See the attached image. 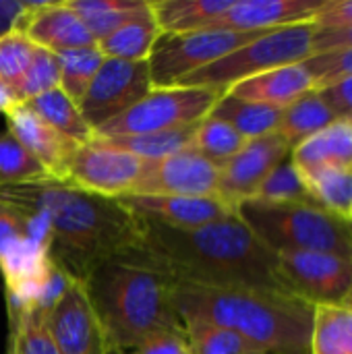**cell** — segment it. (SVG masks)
Segmentation results:
<instances>
[{"label":"cell","mask_w":352,"mask_h":354,"mask_svg":"<svg viewBox=\"0 0 352 354\" xmlns=\"http://www.w3.org/2000/svg\"><path fill=\"white\" fill-rule=\"evenodd\" d=\"M307 71L311 73L315 87H324L332 81H338L342 77L352 75V48L351 50H338V52H326L315 54L303 62Z\"/></svg>","instance_id":"cell-38"},{"label":"cell","mask_w":352,"mask_h":354,"mask_svg":"<svg viewBox=\"0 0 352 354\" xmlns=\"http://www.w3.org/2000/svg\"><path fill=\"white\" fill-rule=\"evenodd\" d=\"M23 104L46 124H50L54 131H58L77 145H85L95 137L93 129L83 118L79 104H75L60 87H54Z\"/></svg>","instance_id":"cell-24"},{"label":"cell","mask_w":352,"mask_h":354,"mask_svg":"<svg viewBox=\"0 0 352 354\" xmlns=\"http://www.w3.org/2000/svg\"><path fill=\"white\" fill-rule=\"evenodd\" d=\"M351 48L352 25L315 29V35H313V56H315V54H326V52L351 50Z\"/></svg>","instance_id":"cell-42"},{"label":"cell","mask_w":352,"mask_h":354,"mask_svg":"<svg viewBox=\"0 0 352 354\" xmlns=\"http://www.w3.org/2000/svg\"><path fill=\"white\" fill-rule=\"evenodd\" d=\"M234 0H154V19L162 33H187L212 27Z\"/></svg>","instance_id":"cell-21"},{"label":"cell","mask_w":352,"mask_h":354,"mask_svg":"<svg viewBox=\"0 0 352 354\" xmlns=\"http://www.w3.org/2000/svg\"><path fill=\"white\" fill-rule=\"evenodd\" d=\"M180 317H197L232 330L268 354H311L313 305L284 295L178 284Z\"/></svg>","instance_id":"cell-4"},{"label":"cell","mask_w":352,"mask_h":354,"mask_svg":"<svg viewBox=\"0 0 352 354\" xmlns=\"http://www.w3.org/2000/svg\"><path fill=\"white\" fill-rule=\"evenodd\" d=\"M191 354H268L241 334L197 317H180Z\"/></svg>","instance_id":"cell-29"},{"label":"cell","mask_w":352,"mask_h":354,"mask_svg":"<svg viewBox=\"0 0 352 354\" xmlns=\"http://www.w3.org/2000/svg\"><path fill=\"white\" fill-rule=\"evenodd\" d=\"M46 328L60 354H112L81 280H73L46 315Z\"/></svg>","instance_id":"cell-13"},{"label":"cell","mask_w":352,"mask_h":354,"mask_svg":"<svg viewBox=\"0 0 352 354\" xmlns=\"http://www.w3.org/2000/svg\"><path fill=\"white\" fill-rule=\"evenodd\" d=\"M224 91L214 87H162L151 89L127 112L95 131V137H135L174 131L203 120Z\"/></svg>","instance_id":"cell-7"},{"label":"cell","mask_w":352,"mask_h":354,"mask_svg":"<svg viewBox=\"0 0 352 354\" xmlns=\"http://www.w3.org/2000/svg\"><path fill=\"white\" fill-rule=\"evenodd\" d=\"M145 168L147 160L93 137V141L75 149L68 166V183L83 191L116 199L137 187Z\"/></svg>","instance_id":"cell-11"},{"label":"cell","mask_w":352,"mask_h":354,"mask_svg":"<svg viewBox=\"0 0 352 354\" xmlns=\"http://www.w3.org/2000/svg\"><path fill=\"white\" fill-rule=\"evenodd\" d=\"M311 354H352V309L342 305L313 307Z\"/></svg>","instance_id":"cell-27"},{"label":"cell","mask_w":352,"mask_h":354,"mask_svg":"<svg viewBox=\"0 0 352 354\" xmlns=\"http://www.w3.org/2000/svg\"><path fill=\"white\" fill-rule=\"evenodd\" d=\"M330 110L336 114L338 120L352 122V75L332 81L324 87H317Z\"/></svg>","instance_id":"cell-40"},{"label":"cell","mask_w":352,"mask_h":354,"mask_svg":"<svg viewBox=\"0 0 352 354\" xmlns=\"http://www.w3.org/2000/svg\"><path fill=\"white\" fill-rule=\"evenodd\" d=\"M131 193L220 197V166L195 149L180 151L176 156L147 162L141 180Z\"/></svg>","instance_id":"cell-12"},{"label":"cell","mask_w":352,"mask_h":354,"mask_svg":"<svg viewBox=\"0 0 352 354\" xmlns=\"http://www.w3.org/2000/svg\"><path fill=\"white\" fill-rule=\"evenodd\" d=\"M263 31L199 29L187 33H164L154 46L147 62L154 89L174 87L187 75L228 56Z\"/></svg>","instance_id":"cell-8"},{"label":"cell","mask_w":352,"mask_h":354,"mask_svg":"<svg viewBox=\"0 0 352 354\" xmlns=\"http://www.w3.org/2000/svg\"><path fill=\"white\" fill-rule=\"evenodd\" d=\"M309 197L315 205L349 218L352 207V172L351 170H324L309 176H303Z\"/></svg>","instance_id":"cell-31"},{"label":"cell","mask_w":352,"mask_h":354,"mask_svg":"<svg viewBox=\"0 0 352 354\" xmlns=\"http://www.w3.org/2000/svg\"><path fill=\"white\" fill-rule=\"evenodd\" d=\"M201 122V120H199ZM197 122V124H199ZM197 124H189L183 129L174 131H162V133H149V135H135V137H112V139H102L104 143L124 149L133 156H139L147 162L162 160L168 156H176L180 151L193 149V139H195V129Z\"/></svg>","instance_id":"cell-28"},{"label":"cell","mask_w":352,"mask_h":354,"mask_svg":"<svg viewBox=\"0 0 352 354\" xmlns=\"http://www.w3.org/2000/svg\"><path fill=\"white\" fill-rule=\"evenodd\" d=\"M54 87H60V66H58V58L54 52L37 48L33 54V60L29 64V68L25 71L21 83L15 89L17 102H29L31 97H37Z\"/></svg>","instance_id":"cell-37"},{"label":"cell","mask_w":352,"mask_h":354,"mask_svg":"<svg viewBox=\"0 0 352 354\" xmlns=\"http://www.w3.org/2000/svg\"><path fill=\"white\" fill-rule=\"evenodd\" d=\"M35 50L37 46L19 29H12L0 37V83L10 87L12 93L29 68Z\"/></svg>","instance_id":"cell-36"},{"label":"cell","mask_w":352,"mask_h":354,"mask_svg":"<svg viewBox=\"0 0 352 354\" xmlns=\"http://www.w3.org/2000/svg\"><path fill=\"white\" fill-rule=\"evenodd\" d=\"M60 66V89L75 102L81 104L89 83L93 81L95 73L100 71L102 62L106 60L98 46L77 48L56 54Z\"/></svg>","instance_id":"cell-30"},{"label":"cell","mask_w":352,"mask_h":354,"mask_svg":"<svg viewBox=\"0 0 352 354\" xmlns=\"http://www.w3.org/2000/svg\"><path fill=\"white\" fill-rule=\"evenodd\" d=\"M154 89L149 62L106 58L89 83L79 108L93 133L127 112Z\"/></svg>","instance_id":"cell-9"},{"label":"cell","mask_w":352,"mask_h":354,"mask_svg":"<svg viewBox=\"0 0 352 354\" xmlns=\"http://www.w3.org/2000/svg\"><path fill=\"white\" fill-rule=\"evenodd\" d=\"M118 354H191V346L183 330H172V332H162L158 336H151L143 344H139L131 353Z\"/></svg>","instance_id":"cell-41"},{"label":"cell","mask_w":352,"mask_h":354,"mask_svg":"<svg viewBox=\"0 0 352 354\" xmlns=\"http://www.w3.org/2000/svg\"><path fill=\"white\" fill-rule=\"evenodd\" d=\"M245 143L247 139L239 131H234L228 122L207 114L195 129L193 149L220 166L232 156H237L245 147Z\"/></svg>","instance_id":"cell-32"},{"label":"cell","mask_w":352,"mask_h":354,"mask_svg":"<svg viewBox=\"0 0 352 354\" xmlns=\"http://www.w3.org/2000/svg\"><path fill=\"white\" fill-rule=\"evenodd\" d=\"M15 29L23 31L37 48L54 54L98 46L85 23L66 2H29Z\"/></svg>","instance_id":"cell-16"},{"label":"cell","mask_w":352,"mask_h":354,"mask_svg":"<svg viewBox=\"0 0 352 354\" xmlns=\"http://www.w3.org/2000/svg\"><path fill=\"white\" fill-rule=\"evenodd\" d=\"M290 158V145L278 135L270 133L245 143V147L220 164V199L230 207L249 201L268 174Z\"/></svg>","instance_id":"cell-14"},{"label":"cell","mask_w":352,"mask_h":354,"mask_svg":"<svg viewBox=\"0 0 352 354\" xmlns=\"http://www.w3.org/2000/svg\"><path fill=\"white\" fill-rule=\"evenodd\" d=\"M0 203L37 212L52 230V259L81 282L102 261L141 247V220L133 212L71 183H0Z\"/></svg>","instance_id":"cell-2"},{"label":"cell","mask_w":352,"mask_h":354,"mask_svg":"<svg viewBox=\"0 0 352 354\" xmlns=\"http://www.w3.org/2000/svg\"><path fill=\"white\" fill-rule=\"evenodd\" d=\"M346 220L352 224V207H351V212H349V218H346Z\"/></svg>","instance_id":"cell-46"},{"label":"cell","mask_w":352,"mask_h":354,"mask_svg":"<svg viewBox=\"0 0 352 354\" xmlns=\"http://www.w3.org/2000/svg\"><path fill=\"white\" fill-rule=\"evenodd\" d=\"M237 216L274 253L322 251L352 257V224L315 203L245 201Z\"/></svg>","instance_id":"cell-5"},{"label":"cell","mask_w":352,"mask_h":354,"mask_svg":"<svg viewBox=\"0 0 352 354\" xmlns=\"http://www.w3.org/2000/svg\"><path fill=\"white\" fill-rule=\"evenodd\" d=\"M334 0H234L207 29L268 31L313 21Z\"/></svg>","instance_id":"cell-18"},{"label":"cell","mask_w":352,"mask_h":354,"mask_svg":"<svg viewBox=\"0 0 352 354\" xmlns=\"http://www.w3.org/2000/svg\"><path fill=\"white\" fill-rule=\"evenodd\" d=\"M313 87H315V81L311 73L307 71L303 62H299V64H288V66L272 68L261 75L249 77L228 87L224 93L234 95L239 100L255 102V104L286 108Z\"/></svg>","instance_id":"cell-19"},{"label":"cell","mask_w":352,"mask_h":354,"mask_svg":"<svg viewBox=\"0 0 352 354\" xmlns=\"http://www.w3.org/2000/svg\"><path fill=\"white\" fill-rule=\"evenodd\" d=\"M83 286L112 353H131L151 336L183 330L176 282L141 249L102 261Z\"/></svg>","instance_id":"cell-3"},{"label":"cell","mask_w":352,"mask_h":354,"mask_svg":"<svg viewBox=\"0 0 352 354\" xmlns=\"http://www.w3.org/2000/svg\"><path fill=\"white\" fill-rule=\"evenodd\" d=\"M342 307H346V309H352V286H351V290H349V295H346V299L342 301Z\"/></svg>","instance_id":"cell-45"},{"label":"cell","mask_w":352,"mask_h":354,"mask_svg":"<svg viewBox=\"0 0 352 354\" xmlns=\"http://www.w3.org/2000/svg\"><path fill=\"white\" fill-rule=\"evenodd\" d=\"M8 354H60L46 328V313L27 311L10 322Z\"/></svg>","instance_id":"cell-34"},{"label":"cell","mask_w":352,"mask_h":354,"mask_svg":"<svg viewBox=\"0 0 352 354\" xmlns=\"http://www.w3.org/2000/svg\"><path fill=\"white\" fill-rule=\"evenodd\" d=\"M315 29L317 27L313 21L268 29L228 56L187 75L178 85L214 87L226 91L228 87L266 71L305 62L313 56Z\"/></svg>","instance_id":"cell-6"},{"label":"cell","mask_w":352,"mask_h":354,"mask_svg":"<svg viewBox=\"0 0 352 354\" xmlns=\"http://www.w3.org/2000/svg\"><path fill=\"white\" fill-rule=\"evenodd\" d=\"M278 255V270L290 292L317 307L342 305L352 286V257L322 251H286Z\"/></svg>","instance_id":"cell-10"},{"label":"cell","mask_w":352,"mask_h":354,"mask_svg":"<svg viewBox=\"0 0 352 354\" xmlns=\"http://www.w3.org/2000/svg\"><path fill=\"white\" fill-rule=\"evenodd\" d=\"M282 110L284 108L255 104V102H247V100H239L234 95L222 93V97L212 108L210 116L228 122L247 141H251V139L276 133L282 120Z\"/></svg>","instance_id":"cell-25"},{"label":"cell","mask_w":352,"mask_h":354,"mask_svg":"<svg viewBox=\"0 0 352 354\" xmlns=\"http://www.w3.org/2000/svg\"><path fill=\"white\" fill-rule=\"evenodd\" d=\"M290 162L301 176L324 170L352 172V122L336 120L324 131L315 133L290 151Z\"/></svg>","instance_id":"cell-20"},{"label":"cell","mask_w":352,"mask_h":354,"mask_svg":"<svg viewBox=\"0 0 352 354\" xmlns=\"http://www.w3.org/2000/svg\"><path fill=\"white\" fill-rule=\"evenodd\" d=\"M137 218L160 222L172 228H199L212 222L237 216L220 197H185V195H135L116 197Z\"/></svg>","instance_id":"cell-15"},{"label":"cell","mask_w":352,"mask_h":354,"mask_svg":"<svg viewBox=\"0 0 352 354\" xmlns=\"http://www.w3.org/2000/svg\"><path fill=\"white\" fill-rule=\"evenodd\" d=\"M64 2L85 23L95 44L118 31L129 21H133L147 6V0H64Z\"/></svg>","instance_id":"cell-26"},{"label":"cell","mask_w":352,"mask_h":354,"mask_svg":"<svg viewBox=\"0 0 352 354\" xmlns=\"http://www.w3.org/2000/svg\"><path fill=\"white\" fill-rule=\"evenodd\" d=\"M27 6L29 2H23V0H0V37L17 27Z\"/></svg>","instance_id":"cell-43"},{"label":"cell","mask_w":352,"mask_h":354,"mask_svg":"<svg viewBox=\"0 0 352 354\" xmlns=\"http://www.w3.org/2000/svg\"><path fill=\"white\" fill-rule=\"evenodd\" d=\"M164 33L160 31L151 6H147L127 25H122L118 31L108 35L106 39L98 41V50L102 52L104 58H116V60H147L154 46Z\"/></svg>","instance_id":"cell-22"},{"label":"cell","mask_w":352,"mask_h":354,"mask_svg":"<svg viewBox=\"0 0 352 354\" xmlns=\"http://www.w3.org/2000/svg\"><path fill=\"white\" fill-rule=\"evenodd\" d=\"M336 120V114L330 110L319 89L313 87L282 110V120L276 133L290 145L293 151L297 145H301L303 141H307L309 137L324 131Z\"/></svg>","instance_id":"cell-23"},{"label":"cell","mask_w":352,"mask_h":354,"mask_svg":"<svg viewBox=\"0 0 352 354\" xmlns=\"http://www.w3.org/2000/svg\"><path fill=\"white\" fill-rule=\"evenodd\" d=\"M50 178L41 164L8 133H0V183H33Z\"/></svg>","instance_id":"cell-35"},{"label":"cell","mask_w":352,"mask_h":354,"mask_svg":"<svg viewBox=\"0 0 352 354\" xmlns=\"http://www.w3.org/2000/svg\"><path fill=\"white\" fill-rule=\"evenodd\" d=\"M249 201L261 203H313L301 172L290 160L274 168Z\"/></svg>","instance_id":"cell-33"},{"label":"cell","mask_w":352,"mask_h":354,"mask_svg":"<svg viewBox=\"0 0 352 354\" xmlns=\"http://www.w3.org/2000/svg\"><path fill=\"white\" fill-rule=\"evenodd\" d=\"M6 131L41 164L50 178L68 183V166L79 147L77 143L46 124L25 104H17L6 112Z\"/></svg>","instance_id":"cell-17"},{"label":"cell","mask_w":352,"mask_h":354,"mask_svg":"<svg viewBox=\"0 0 352 354\" xmlns=\"http://www.w3.org/2000/svg\"><path fill=\"white\" fill-rule=\"evenodd\" d=\"M17 104H19V102H17L12 89L6 87L4 83H0V114H6V112H8L10 108H15Z\"/></svg>","instance_id":"cell-44"},{"label":"cell","mask_w":352,"mask_h":354,"mask_svg":"<svg viewBox=\"0 0 352 354\" xmlns=\"http://www.w3.org/2000/svg\"><path fill=\"white\" fill-rule=\"evenodd\" d=\"M141 220V251L174 282L295 297L278 270V255L230 216L199 228Z\"/></svg>","instance_id":"cell-1"},{"label":"cell","mask_w":352,"mask_h":354,"mask_svg":"<svg viewBox=\"0 0 352 354\" xmlns=\"http://www.w3.org/2000/svg\"><path fill=\"white\" fill-rule=\"evenodd\" d=\"M29 243L31 241H27L21 234L19 226L15 224L6 207L0 205V274L8 272L19 261Z\"/></svg>","instance_id":"cell-39"},{"label":"cell","mask_w":352,"mask_h":354,"mask_svg":"<svg viewBox=\"0 0 352 354\" xmlns=\"http://www.w3.org/2000/svg\"><path fill=\"white\" fill-rule=\"evenodd\" d=\"M112 354H118V353H112Z\"/></svg>","instance_id":"cell-47"}]
</instances>
